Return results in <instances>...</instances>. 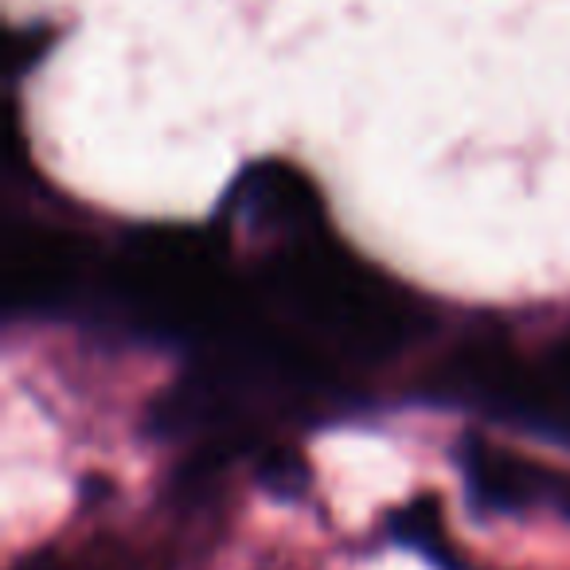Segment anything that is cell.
I'll list each match as a JSON object with an SVG mask.
<instances>
[{
	"instance_id": "6da1fadb",
	"label": "cell",
	"mask_w": 570,
	"mask_h": 570,
	"mask_svg": "<svg viewBox=\"0 0 570 570\" xmlns=\"http://www.w3.org/2000/svg\"><path fill=\"white\" fill-rule=\"evenodd\" d=\"M395 535L438 559L442 554V504L438 500H419V504L403 508L395 515Z\"/></svg>"
},
{
	"instance_id": "7a4b0ae2",
	"label": "cell",
	"mask_w": 570,
	"mask_h": 570,
	"mask_svg": "<svg viewBox=\"0 0 570 570\" xmlns=\"http://www.w3.org/2000/svg\"><path fill=\"white\" fill-rule=\"evenodd\" d=\"M551 500H554V508H559V512L570 520V476H554Z\"/></svg>"
}]
</instances>
